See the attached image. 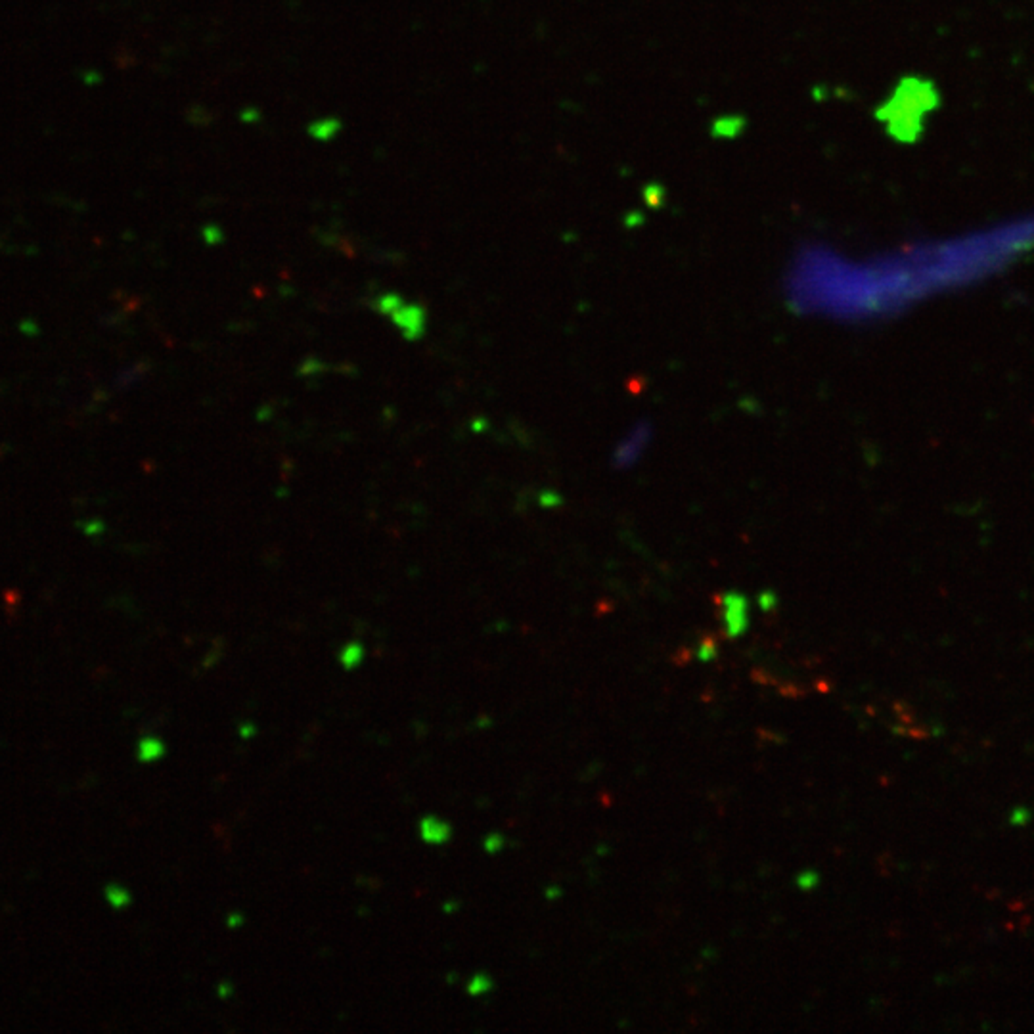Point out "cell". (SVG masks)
Returning <instances> with one entry per match:
<instances>
[{"label":"cell","instance_id":"8","mask_svg":"<svg viewBox=\"0 0 1034 1034\" xmlns=\"http://www.w3.org/2000/svg\"><path fill=\"white\" fill-rule=\"evenodd\" d=\"M816 883H818V875H816L814 872H802V874L797 877V885H799L801 889H805V891H810Z\"/></svg>","mask_w":1034,"mask_h":1034},{"label":"cell","instance_id":"6","mask_svg":"<svg viewBox=\"0 0 1034 1034\" xmlns=\"http://www.w3.org/2000/svg\"><path fill=\"white\" fill-rule=\"evenodd\" d=\"M361 661H362V645H359V644H349L342 652V663H343L345 669L357 667Z\"/></svg>","mask_w":1034,"mask_h":1034},{"label":"cell","instance_id":"10","mask_svg":"<svg viewBox=\"0 0 1034 1034\" xmlns=\"http://www.w3.org/2000/svg\"><path fill=\"white\" fill-rule=\"evenodd\" d=\"M228 993H230V984L224 983V984L219 986V994H221V996H228Z\"/></svg>","mask_w":1034,"mask_h":1034},{"label":"cell","instance_id":"5","mask_svg":"<svg viewBox=\"0 0 1034 1034\" xmlns=\"http://www.w3.org/2000/svg\"><path fill=\"white\" fill-rule=\"evenodd\" d=\"M492 989V979L487 974H475L468 983L470 996H481Z\"/></svg>","mask_w":1034,"mask_h":1034},{"label":"cell","instance_id":"2","mask_svg":"<svg viewBox=\"0 0 1034 1034\" xmlns=\"http://www.w3.org/2000/svg\"><path fill=\"white\" fill-rule=\"evenodd\" d=\"M724 623L730 636H737L739 632L746 628L747 615H746V601L739 596H730L724 606Z\"/></svg>","mask_w":1034,"mask_h":1034},{"label":"cell","instance_id":"11","mask_svg":"<svg viewBox=\"0 0 1034 1034\" xmlns=\"http://www.w3.org/2000/svg\"><path fill=\"white\" fill-rule=\"evenodd\" d=\"M560 892H562L560 889H548V891H546L548 899H558V897H555V894H560Z\"/></svg>","mask_w":1034,"mask_h":1034},{"label":"cell","instance_id":"1","mask_svg":"<svg viewBox=\"0 0 1034 1034\" xmlns=\"http://www.w3.org/2000/svg\"><path fill=\"white\" fill-rule=\"evenodd\" d=\"M420 836L429 845H443L451 839L453 828L449 822L435 816H425L420 820Z\"/></svg>","mask_w":1034,"mask_h":1034},{"label":"cell","instance_id":"3","mask_svg":"<svg viewBox=\"0 0 1034 1034\" xmlns=\"http://www.w3.org/2000/svg\"><path fill=\"white\" fill-rule=\"evenodd\" d=\"M647 443V431L644 427H636V431L632 435H628L621 446L619 451H617V462H619L621 466L625 464H632L638 458V454L644 451V446Z\"/></svg>","mask_w":1034,"mask_h":1034},{"label":"cell","instance_id":"7","mask_svg":"<svg viewBox=\"0 0 1034 1034\" xmlns=\"http://www.w3.org/2000/svg\"><path fill=\"white\" fill-rule=\"evenodd\" d=\"M483 845H485V848H487V851H489L490 855H495V853L502 851V846H504V836H500V833H492V836H489V837L485 839Z\"/></svg>","mask_w":1034,"mask_h":1034},{"label":"cell","instance_id":"9","mask_svg":"<svg viewBox=\"0 0 1034 1034\" xmlns=\"http://www.w3.org/2000/svg\"><path fill=\"white\" fill-rule=\"evenodd\" d=\"M236 923H238V925L242 923V918H240V916H233V918L228 920V925H230V928H233V929L236 928Z\"/></svg>","mask_w":1034,"mask_h":1034},{"label":"cell","instance_id":"4","mask_svg":"<svg viewBox=\"0 0 1034 1034\" xmlns=\"http://www.w3.org/2000/svg\"><path fill=\"white\" fill-rule=\"evenodd\" d=\"M163 753H165V747L160 739H156V737L142 739V744H141V759L142 761H156L161 757Z\"/></svg>","mask_w":1034,"mask_h":1034}]
</instances>
